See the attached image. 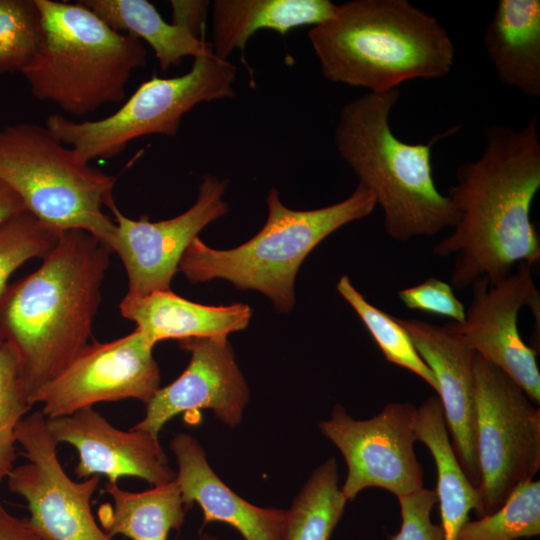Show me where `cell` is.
I'll list each match as a JSON object with an SVG mask.
<instances>
[{"instance_id":"obj_28","label":"cell","mask_w":540,"mask_h":540,"mask_svg":"<svg viewBox=\"0 0 540 540\" xmlns=\"http://www.w3.org/2000/svg\"><path fill=\"white\" fill-rule=\"evenodd\" d=\"M60 231L26 209L0 224V296L20 266L43 259L55 247Z\"/></svg>"},{"instance_id":"obj_12","label":"cell","mask_w":540,"mask_h":540,"mask_svg":"<svg viewBox=\"0 0 540 540\" xmlns=\"http://www.w3.org/2000/svg\"><path fill=\"white\" fill-rule=\"evenodd\" d=\"M153 347L136 329L112 341L88 343L29 402L42 404L47 419L99 402L136 399L146 405L160 388Z\"/></svg>"},{"instance_id":"obj_25","label":"cell","mask_w":540,"mask_h":540,"mask_svg":"<svg viewBox=\"0 0 540 540\" xmlns=\"http://www.w3.org/2000/svg\"><path fill=\"white\" fill-rule=\"evenodd\" d=\"M347 502L336 460L330 457L311 473L286 510L284 540H329Z\"/></svg>"},{"instance_id":"obj_8","label":"cell","mask_w":540,"mask_h":540,"mask_svg":"<svg viewBox=\"0 0 540 540\" xmlns=\"http://www.w3.org/2000/svg\"><path fill=\"white\" fill-rule=\"evenodd\" d=\"M236 73V66L228 60L213 53L198 55L185 74L171 78L153 75L141 83L116 112L105 118L75 122L51 114L45 126L83 161L110 159L139 137H174L183 116L200 103L234 98Z\"/></svg>"},{"instance_id":"obj_10","label":"cell","mask_w":540,"mask_h":540,"mask_svg":"<svg viewBox=\"0 0 540 540\" xmlns=\"http://www.w3.org/2000/svg\"><path fill=\"white\" fill-rule=\"evenodd\" d=\"M416 407L410 402H391L375 416L356 420L336 404L320 432L340 451L347 465L341 487L347 500L366 488L377 487L396 497L423 488V471L414 444Z\"/></svg>"},{"instance_id":"obj_3","label":"cell","mask_w":540,"mask_h":540,"mask_svg":"<svg viewBox=\"0 0 540 540\" xmlns=\"http://www.w3.org/2000/svg\"><path fill=\"white\" fill-rule=\"evenodd\" d=\"M308 39L327 80L372 93L443 78L455 60V46L439 20L407 0L336 4L331 18L311 27Z\"/></svg>"},{"instance_id":"obj_18","label":"cell","mask_w":540,"mask_h":540,"mask_svg":"<svg viewBox=\"0 0 540 540\" xmlns=\"http://www.w3.org/2000/svg\"><path fill=\"white\" fill-rule=\"evenodd\" d=\"M178 470L176 483L186 509L194 503L203 512V526L223 522L245 540H284L286 510L256 506L230 489L208 463L199 441L187 433L170 442Z\"/></svg>"},{"instance_id":"obj_35","label":"cell","mask_w":540,"mask_h":540,"mask_svg":"<svg viewBox=\"0 0 540 540\" xmlns=\"http://www.w3.org/2000/svg\"><path fill=\"white\" fill-rule=\"evenodd\" d=\"M22 210L25 208L18 195L0 180V224Z\"/></svg>"},{"instance_id":"obj_13","label":"cell","mask_w":540,"mask_h":540,"mask_svg":"<svg viewBox=\"0 0 540 540\" xmlns=\"http://www.w3.org/2000/svg\"><path fill=\"white\" fill-rule=\"evenodd\" d=\"M531 268L525 262L519 263L508 277L493 285L484 277L475 280L470 286L472 297L464 321L445 324L539 405L537 350L523 341L518 329V314L524 306L531 309L539 324L540 293Z\"/></svg>"},{"instance_id":"obj_31","label":"cell","mask_w":540,"mask_h":540,"mask_svg":"<svg viewBox=\"0 0 540 540\" xmlns=\"http://www.w3.org/2000/svg\"><path fill=\"white\" fill-rule=\"evenodd\" d=\"M402 523L400 530L387 540H444L441 524L432 521L431 513L438 502L435 489L421 488L397 497Z\"/></svg>"},{"instance_id":"obj_30","label":"cell","mask_w":540,"mask_h":540,"mask_svg":"<svg viewBox=\"0 0 540 540\" xmlns=\"http://www.w3.org/2000/svg\"><path fill=\"white\" fill-rule=\"evenodd\" d=\"M31 407L14 357L0 346V484L14 468L16 430Z\"/></svg>"},{"instance_id":"obj_5","label":"cell","mask_w":540,"mask_h":540,"mask_svg":"<svg viewBox=\"0 0 540 540\" xmlns=\"http://www.w3.org/2000/svg\"><path fill=\"white\" fill-rule=\"evenodd\" d=\"M35 1L41 40L21 73L32 95L74 116L122 102L132 73L146 65L142 41L113 30L81 1Z\"/></svg>"},{"instance_id":"obj_16","label":"cell","mask_w":540,"mask_h":540,"mask_svg":"<svg viewBox=\"0 0 540 540\" xmlns=\"http://www.w3.org/2000/svg\"><path fill=\"white\" fill-rule=\"evenodd\" d=\"M47 427L58 444L68 443L78 451V479L104 475L116 484L121 477L132 476L153 486L176 479L158 436L134 428L120 430L92 407L47 419Z\"/></svg>"},{"instance_id":"obj_24","label":"cell","mask_w":540,"mask_h":540,"mask_svg":"<svg viewBox=\"0 0 540 540\" xmlns=\"http://www.w3.org/2000/svg\"><path fill=\"white\" fill-rule=\"evenodd\" d=\"M113 30L147 42L162 71L178 65L182 58L213 53L211 42L187 28L169 23L146 0H82Z\"/></svg>"},{"instance_id":"obj_11","label":"cell","mask_w":540,"mask_h":540,"mask_svg":"<svg viewBox=\"0 0 540 540\" xmlns=\"http://www.w3.org/2000/svg\"><path fill=\"white\" fill-rule=\"evenodd\" d=\"M16 441L29 462L14 467L7 483L10 491L26 500L30 522L51 540H111L91 510L100 476L77 482L66 474L57 456L58 443L41 411L21 420Z\"/></svg>"},{"instance_id":"obj_20","label":"cell","mask_w":540,"mask_h":540,"mask_svg":"<svg viewBox=\"0 0 540 540\" xmlns=\"http://www.w3.org/2000/svg\"><path fill=\"white\" fill-rule=\"evenodd\" d=\"M484 47L504 85L529 97L540 96L539 0H499Z\"/></svg>"},{"instance_id":"obj_36","label":"cell","mask_w":540,"mask_h":540,"mask_svg":"<svg viewBox=\"0 0 540 540\" xmlns=\"http://www.w3.org/2000/svg\"><path fill=\"white\" fill-rule=\"evenodd\" d=\"M203 540H219L217 537L215 536H211V535H204L203 536Z\"/></svg>"},{"instance_id":"obj_6","label":"cell","mask_w":540,"mask_h":540,"mask_svg":"<svg viewBox=\"0 0 540 540\" xmlns=\"http://www.w3.org/2000/svg\"><path fill=\"white\" fill-rule=\"evenodd\" d=\"M266 203V222L250 240L218 250L197 237L184 252L178 272L192 284L223 279L237 289L256 290L285 314L294 308L295 279L307 255L339 228L369 216L376 201L358 183L344 200L318 209H290L281 202L276 188L270 189Z\"/></svg>"},{"instance_id":"obj_7","label":"cell","mask_w":540,"mask_h":540,"mask_svg":"<svg viewBox=\"0 0 540 540\" xmlns=\"http://www.w3.org/2000/svg\"><path fill=\"white\" fill-rule=\"evenodd\" d=\"M0 180L20 198L24 208L58 229H81L112 252L116 179L83 161L46 126L15 123L0 128Z\"/></svg>"},{"instance_id":"obj_17","label":"cell","mask_w":540,"mask_h":540,"mask_svg":"<svg viewBox=\"0 0 540 540\" xmlns=\"http://www.w3.org/2000/svg\"><path fill=\"white\" fill-rule=\"evenodd\" d=\"M410 336L422 360L433 372L452 445L472 485L477 489L475 352L453 330L418 319L395 317Z\"/></svg>"},{"instance_id":"obj_27","label":"cell","mask_w":540,"mask_h":540,"mask_svg":"<svg viewBox=\"0 0 540 540\" xmlns=\"http://www.w3.org/2000/svg\"><path fill=\"white\" fill-rule=\"evenodd\" d=\"M540 534V481L519 485L496 511L467 520L454 540H518Z\"/></svg>"},{"instance_id":"obj_26","label":"cell","mask_w":540,"mask_h":540,"mask_svg":"<svg viewBox=\"0 0 540 540\" xmlns=\"http://www.w3.org/2000/svg\"><path fill=\"white\" fill-rule=\"evenodd\" d=\"M336 287L370 332L385 359L411 371L438 392L433 372L422 360L410 336L395 317L372 305L354 287L347 275L339 278Z\"/></svg>"},{"instance_id":"obj_14","label":"cell","mask_w":540,"mask_h":540,"mask_svg":"<svg viewBox=\"0 0 540 540\" xmlns=\"http://www.w3.org/2000/svg\"><path fill=\"white\" fill-rule=\"evenodd\" d=\"M228 180L205 174L195 203L185 212L167 220L151 222L146 216L134 220L116 204L109 210L116 223L112 252L120 257L128 276V295L142 296L170 290L180 260L199 232L225 215L223 200Z\"/></svg>"},{"instance_id":"obj_1","label":"cell","mask_w":540,"mask_h":540,"mask_svg":"<svg viewBox=\"0 0 540 540\" xmlns=\"http://www.w3.org/2000/svg\"><path fill=\"white\" fill-rule=\"evenodd\" d=\"M481 156L461 163L448 197L459 218L452 232L433 247L452 257V288L466 289L481 278L491 285L522 262L540 258V237L531 221L540 189V135L537 116L521 129L493 124L484 131Z\"/></svg>"},{"instance_id":"obj_2","label":"cell","mask_w":540,"mask_h":540,"mask_svg":"<svg viewBox=\"0 0 540 540\" xmlns=\"http://www.w3.org/2000/svg\"><path fill=\"white\" fill-rule=\"evenodd\" d=\"M111 253L85 230H61L41 265L1 294L0 346L28 400L88 344Z\"/></svg>"},{"instance_id":"obj_15","label":"cell","mask_w":540,"mask_h":540,"mask_svg":"<svg viewBox=\"0 0 540 540\" xmlns=\"http://www.w3.org/2000/svg\"><path fill=\"white\" fill-rule=\"evenodd\" d=\"M178 344L190 353L186 369L158 389L146 404L145 416L132 428L159 436L172 418L202 409L230 428L238 426L249 401V387L227 336L187 338Z\"/></svg>"},{"instance_id":"obj_4","label":"cell","mask_w":540,"mask_h":540,"mask_svg":"<svg viewBox=\"0 0 540 540\" xmlns=\"http://www.w3.org/2000/svg\"><path fill=\"white\" fill-rule=\"evenodd\" d=\"M399 89L368 92L345 104L334 131L338 155L369 189L383 215L385 233L407 242L432 237L453 228L459 215L447 195L438 190L432 169L433 144H411L397 138L389 116Z\"/></svg>"},{"instance_id":"obj_21","label":"cell","mask_w":540,"mask_h":540,"mask_svg":"<svg viewBox=\"0 0 540 540\" xmlns=\"http://www.w3.org/2000/svg\"><path fill=\"white\" fill-rule=\"evenodd\" d=\"M336 4L329 0H215L212 3V50L228 60L244 49L259 30L281 35L302 26H315L332 17Z\"/></svg>"},{"instance_id":"obj_22","label":"cell","mask_w":540,"mask_h":540,"mask_svg":"<svg viewBox=\"0 0 540 540\" xmlns=\"http://www.w3.org/2000/svg\"><path fill=\"white\" fill-rule=\"evenodd\" d=\"M414 430L417 441L430 451L437 470V488L444 540H454L470 511L481 517L479 493L465 474L450 440L441 401L429 396L416 407Z\"/></svg>"},{"instance_id":"obj_34","label":"cell","mask_w":540,"mask_h":540,"mask_svg":"<svg viewBox=\"0 0 540 540\" xmlns=\"http://www.w3.org/2000/svg\"><path fill=\"white\" fill-rule=\"evenodd\" d=\"M0 540H51L30 520L10 514L0 500Z\"/></svg>"},{"instance_id":"obj_29","label":"cell","mask_w":540,"mask_h":540,"mask_svg":"<svg viewBox=\"0 0 540 540\" xmlns=\"http://www.w3.org/2000/svg\"><path fill=\"white\" fill-rule=\"evenodd\" d=\"M41 40V14L35 0H0V75L22 73Z\"/></svg>"},{"instance_id":"obj_33","label":"cell","mask_w":540,"mask_h":540,"mask_svg":"<svg viewBox=\"0 0 540 540\" xmlns=\"http://www.w3.org/2000/svg\"><path fill=\"white\" fill-rule=\"evenodd\" d=\"M209 1L172 0V22L190 30L195 36L204 38Z\"/></svg>"},{"instance_id":"obj_9","label":"cell","mask_w":540,"mask_h":540,"mask_svg":"<svg viewBox=\"0 0 540 540\" xmlns=\"http://www.w3.org/2000/svg\"><path fill=\"white\" fill-rule=\"evenodd\" d=\"M474 374L477 491L483 517L538 473L540 408L511 377L478 354Z\"/></svg>"},{"instance_id":"obj_37","label":"cell","mask_w":540,"mask_h":540,"mask_svg":"<svg viewBox=\"0 0 540 540\" xmlns=\"http://www.w3.org/2000/svg\"><path fill=\"white\" fill-rule=\"evenodd\" d=\"M518 540H520V539H518Z\"/></svg>"},{"instance_id":"obj_32","label":"cell","mask_w":540,"mask_h":540,"mask_svg":"<svg viewBox=\"0 0 540 540\" xmlns=\"http://www.w3.org/2000/svg\"><path fill=\"white\" fill-rule=\"evenodd\" d=\"M405 307L463 322L465 307L456 297L452 286L438 278L429 277L425 281L398 292Z\"/></svg>"},{"instance_id":"obj_19","label":"cell","mask_w":540,"mask_h":540,"mask_svg":"<svg viewBox=\"0 0 540 540\" xmlns=\"http://www.w3.org/2000/svg\"><path fill=\"white\" fill-rule=\"evenodd\" d=\"M119 309L152 346L167 339L228 336L245 329L252 315L246 304L204 305L171 290L142 296L126 294Z\"/></svg>"},{"instance_id":"obj_23","label":"cell","mask_w":540,"mask_h":540,"mask_svg":"<svg viewBox=\"0 0 540 540\" xmlns=\"http://www.w3.org/2000/svg\"><path fill=\"white\" fill-rule=\"evenodd\" d=\"M104 492L113 505L102 504L97 511L100 525L111 539L123 535L131 540H167L179 529L187 510L176 480L142 492H129L107 482Z\"/></svg>"}]
</instances>
